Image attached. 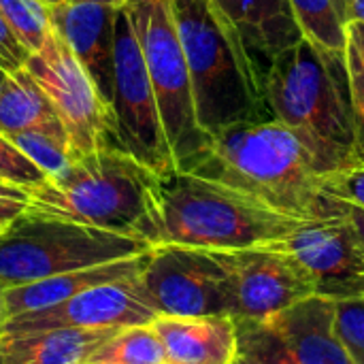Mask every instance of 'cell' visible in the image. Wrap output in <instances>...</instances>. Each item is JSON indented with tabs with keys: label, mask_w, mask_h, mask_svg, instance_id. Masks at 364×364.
<instances>
[{
	"label": "cell",
	"mask_w": 364,
	"mask_h": 364,
	"mask_svg": "<svg viewBox=\"0 0 364 364\" xmlns=\"http://www.w3.org/2000/svg\"><path fill=\"white\" fill-rule=\"evenodd\" d=\"M346 30H348V45L354 49L356 58L360 60V64H363L364 68V23H360V21H348Z\"/></svg>",
	"instance_id": "cell-31"
},
{
	"label": "cell",
	"mask_w": 364,
	"mask_h": 364,
	"mask_svg": "<svg viewBox=\"0 0 364 364\" xmlns=\"http://www.w3.org/2000/svg\"><path fill=\"white\" fill-rule=\"evenodd\" d=\"M2 228H4V226H0V230H2Z\"/></svg>",
	"instance_id": "cell-41"
},
{
	"label": "cell",
	"mask_w": 364,
	"mask_h": 364,
	"mask_svg": "<svg viewBox=\"0 0 364 364\" xmlns=\"http://www.w3.org/2000/svg\"><path fill=\"white\" fill-rule=\"evenodd\" d=\"M6 77H9V73L0 66V90H2V85H4V81H6Z\"/></svg>",
	"instance_id": "cell-37"
},
{
	"label": "cell",
	"mask_w": 364,
	"mask_h": 364,
	"mask_svg": "<svg viewBox=\"0 0 364 364\" xmlns=\"http://www.w3.org/2000/svg\"><path fill=\"white\" fill-rule=\"evenodd\" d=\"M58 119L47 94L26 66L9 73L0 90V134L13 136Z\"/></svg>",
	"instance_id": "cell-20"
},
{
	"label": "cell",
	"mask_w": 364,
	"mask_h": 364,
	"mask_svg": "<svg viewBox=\"0 0 364 364\" xmlns=\"http://www.w3.org/2000/svg\"><path fill=\"white\" fill-rule=\"evenodd\" d=\"M232 364H243V363H239V360H235V363H232Z\"/></svg>",
	"instance_id": "cell-40"
},
{
	"label": "cell",
	"mask_w": 364,
	"mask_h": 364,
	"mask_svg": "<svg viewBox=\"0 0 364 364\" xmlns=\"http://www.w3.org/2000/svg\"><path fill=\"white\" fill-rule=\"evenodd\" d=\"M243 364H354L335 326V301L309 296L264 318H237Z\"/></svg>",
	"instance_id": "cell-9"
},
{
	"label": "cell",
	"mask_w": 364,
	"mask_h": 364,
	"mask_svg": "<svg viewBox=\"0 0 364 364\" xmlns=\"http://www.w3.org/2000/svg\"><path fill=\"white\" fill-rule=\"evenodd\" d=\"M139 282L158 316L232 318L228 273L213 250L154 245Z\"/></svg>",
	"instance_id": "cell-10"
},
{
	"label": "cell",
	"mask_w": 364,
	"mask_h": 364,
	"mask_svg": "<svg viewBox=\"0 0 364 364\" xmlns=\"http://www.w3.org/2000/svg\"><path fill=\"white\" fill-rule=\"evenodd\" d=\"M68 2H100V4H113V6L126 4V0H68Z\"/></svg>",
	"instance_id": "cell-35"
},
{
	"label": "cell",
	"mask_w": 364,
	"mask_h": 364,
	"mask_svg": "<svg viewBox=\"0 0 364 364\" xmlns=\"http://www.w3.org/2000/svg\"><path fill=\"white\" fill-rule=\"evenodd\" d=\"M158 175L117 145L77 156L30 188V211L111 230L158 245Z\"/></svg>",
	"instance_id": "cell-2"
},
{
	"label": "cell",
	"mask_w": 364,
	"mask_h": 364,
	"mask_svg": "<svg viewBox=\"0 0 364 364\" xmlns=\"http://www.w3.org/2000/svg\"><path fill=\"white\" fill-rule=\"evenodd\" d=\"M0 179L23 186V188H34L47 179V175L32 162L28 160L4 134H0Z\"/></svg>",
	"instance_id": "cell-27"
},
{
	"label": "cell",
	"mask_w": 364,
	"mask_h": 364,
	"mask_svg": "<svg viewBox=\"0 0 364 364\" xmlns=\"http://www.w3.org/2000/svg\"><path fill=\"white\" fill-rule=\"evenodd\" d=\"M151 250L143 239L26 209L0 230V284H32Z\"/></svg>",
	"instance_id": "cell-6"
},
{
	"label": "cell",
	"mask_w": 364,
	"mask_h": 364,
	"mask_svg": "<svg viewBox=\"0 0 364 364\" xmlns=\"http://www.w3.org/2000/svg\"><path fill=\"white\" fill-rule=\"evenodd\" d=\"M124 6L143 51L175 168L188 173L207 154L211 136L196 119L192 81L171 0H126Z\"/></svg>",
	"instance_id": "cell-7"
},
{
	"label": "cell",
	"mask_w": 364,
	"mask_h": 364,
	"mask_svg": "<svg viewBox=\"0 0 364 364\" xmlns=\"http://www.w3.org/2000/svg\"><path fill=\"white\" fill-rule=\"evenodd\" d=\"M6 139H11V143L28 160H32L47 177L58 175L77 158L60 119L28 128Z\"/></svg>",
	"instance_id": "cell-22"
},
{
	"label": "cell",
	"mask_w": 364,
	"mask_h": 364,
	"mask_svg": "<svg viewBox=\"0 0 364 364\" xmlns=\"http://www.w3.org/2000/svg\"><path fill=\"white\" fill-rule=\"evenodd\" d=\"M264 96L273 119L301 136L326 175L356 164L346 62L301 38L267 64Z\"/></svg>",
	"instance_id": "cell-4"
},
{
	"label": "cell",
	"mask_w": 364,
	"mask_h": 364,
	"mask_svg": "<svg viewBox=\"0 0 364 364\" xmlns=\"http://www.w3.org/2000/svg\"><path fill=\"white\" fill-rule=\"evenodd\" d=\"M109 109L113 141L119 149L145 164L158 177L177 171L164 136L143 51L126 6H119L115 17L113 92Z\"/></svg>",
	"instance_id": "cell-8"
},
{
	"label": "cell",
	"mask_w": 364,
	"mask_h": 364,
	"mask_svg": "<svg viewBox=\"0 0 364 364\" xmlns=\"http://www.w3.org/2000/svg\"><path fill=\"white\" fill-rule=\"evenodd\" d=\"M30 205V188L0 179V226H6L21 215Z\"/></svg>",
	"instance_id": "cell-30"
},
{
	"label": "cell",
	"mask_w": 364,
	"mask_h": 364,
	"mask_svg": "<svg viewBox=\"0 0 364 364\" xmlns=\"http://www.w3.org/2000/svg\"><path fill=\"white\" fill-rule=\"evenodd\" d=\"M83 364H115V363H105V360H87V363Z\"/></svg>",
	"instance_id": "cell-39"
},
{
	"label": "cell",
	"mask_w": 364,
	"mask_h": 364,
	"mask_svg": "<svg viewBox=\"0 0 364 364\" xmlns=\"http://www.w3.org/2000/svg\"><path fill=\"white\" fill-rule=\"evenodd\" d=\"M90 360L115 364H168L164 346L151 324L119 328Z\"/></svg>",
	"instance_id": "cell-23"
},
{
	"label": "cell",
	"mask_w": 364,
	"mask_h": 364,
	"mask_svg": "<svg viewBox=\"0 0 364 364\" xmlns=\"http://www.w3.org/2000/svg\"><path fill=\"white\" fill-rule=\"evenodd\" d=\"M346 79L354 130V162L364 164V68L350 45L346 49Z\"/></svg>",
	"instance_id": "cell-25"
},
{
	"label": "cell",
	"mask_w": 364,
	"mask_h": 364,
	"mask_svg": "<svg viewBox=\"0 0 364 364\" xmlns=\"http://www.w3.org/2000/svg\"><path fill=\"white\" fill-rule=\"evenodd\" d=\"M343 213L352 222V226H354V230H356V235H358V239H360V243H363L364 247V209L343 203Z\"/></svg>",
	"instance_id": "cell-32"
},
{
	"label": "cell",
	"mask_w": 364,
	"mask_h": 364,
	"mask_svg": "<svg viewBox=\"0 0 364 364\" xmlns=\"http://www.w3.org/2000/svg\"><path fill=\"white\" fill-rule=\"evenodd\" d=\"M337 335L354 364H364V299L335 303Z\"/></svg>",
	"instance_id": "cell-26"
},
{
	"label": "cell",
	"mask_w": 364,
	"mask_h": 364,
	"mask_svg": "<svg viewBox=\"0 0 364 364\" xmlns=\"http://www.w3.org/2000/svg\"><path fill=\"white\" fill-rule=\"evenodd\" d=\"M211 6L235 28L250 55L262 70L303 34L296 26L288 0H209Z\"/></svg>",
	"instance_id": "cell-16"
},
{
	"label": "cell",
	"mask_w": 364,
	"mask_h": 364,
	"mask_svg": "<svg viewBox=\"0 0 364 364\" xmlns=\"http://www.w3.org/2000/svg\"><path fill=\"white\" fill-rule=\"evenodd\" d=\"M271 245L288 252L307 271L316 296L335 303L364 299V247L346 213L305 222Z\"/></svg>",
	"instance_id": "cell-13"
},
{
	"label": "cell",
	"mask_w": 364,
	"mask_h": 364,
	"mask_svg": "<svg viewBox=\"0 0 364 364\" xmlns=\"http://www.w3.org/2000/svg\"><path fill=\"white\" fill-rule=\"evenodd\" d=\"M147 252H143L139 256H132V258H124V260H115V262H107V264H98V267L79 269V271L55 275V277L38 279V282H32V284L4 288V294H2V320L11 318V316L26 314V311H36V309L49 307V305L62 303L66 299H73V296H77V294H81V292H85L90 288L102 286V284L136 277L145 267Z\"/></svg>",
	"instance_id": "cell-18"
},
{
	"label": "cell",
	"mask_w": 364,
	"mask_h": 364,
	"mask_svg": "<svg viewBox=\"0 0 364 364\" xmlns=\"http://www.w3.org/2000/svg\"><path fill=\"white\" fill-rule=\"evenodd\" d=\"M188 173L235 188L303 222L343 215V203L322 188L326 173L318 158L277 119L224 128L211 136L207 154Z\"/></svg>",
	"instance_id": "cell-1"
},
{
	"label": "cell",
	"mask_w": 364,
	"mask_h": 364,
	"mask_svg": "<svg viewBox=\"0 0 364 364\" xmlns=\"http://www.w3.org/2000/svg\"><path fill=\"white\" fill-rule=\"evenodd\" d=\"M322 188L331 198L364 209V164H352L326 175Z\"/></svg>",
	"instance_id": "cell-28"
},
{
	"label": "cell",
	"mask_w": 364,
	"mask_h": 364,
	"mask_svg": "<svg viewBox=\"0 0 364 364\" xmlns=\"http://www.w3.org/2000/svg\"><path fill=\"white\" fill-rule=\"evenodd\" d=\"M28 55L30 51L21 45V41L15 36V32L11 30V26L4 21L0 13V66L6 73H13L26 64Z\"/></svg>",
	"instance_id": "cell-29"
},
{
	"label": "cell",
	"mask_w": 364,
	"mask_h": 364,
	"mask_svg": "<svg viewBox=\"0 0 364 364\" xmlns=\"http://www.w3.org/2000/svg\"><path fill=\"white\" fill-rule=\"evenodd\" d=\"M36 2H41L43 6H47V9H49V6H53V4H60L62 0H36Z\"/></svg>",
	"instance_id": "cell-36"
},
{
	"label": "cell",
	"mask_w": 364,
	"mask_h": 364,
	"mask_svg": "<svg viewBox=\"0 0 364 364\" xmlns=\"http://www.w3.org/2000/svg\"><path fill=\"white\" fill-rule=\"evenodd\" d=\"M2 294H4V286L0 284V320H2Z\"/></svg>",
	"instance_id": "cell-38"
},
{
	"label": "cell",
	"mask_w": 364,
	"mask_h": 364,
	"mask_svg": "<svg viewBox=\"0 0 364 364\" xmlns=\"http://www.w3.org/2000/svg\"><path fill=\"white\" fill-rule=\"evenodd\" d=\"M156 328L168 364H232L237 360L235 320L226 316H158Z\"/></svg>",
	"instance_id": "cell-17"
},
{
	"label": "cell",
	"mask_w": 364,
	"mask_h": 364,
	"mask_svg": "<svg viewBox=\"0 0 364 364\" xmlns=\"http://www.w3.org/2000/svg\"><path fill=\"white\" fill-rule=\"evenodd\" d=\"M303 220L284 215L224 183L175 171L158 179V245L200 250L262 247L286 239Z\"/></svg>",
	"instance_id": "cell-5"
},
{
	"label": "cell",
	"mask_w": 364,
	"mask_h": 364,
	"mask_svg": "<svg viewBox=\"0 0 364 364\" xmlns=\"http://www.w3.org/2000/svg\"><path fill=\"white\" fill-rule=\"evenodd\" d=\"M47 94L62 122L75 156L96 151L113 141L111 109L73 49L51 28L43 47L23 64Z\"/></svg>",
	"instance_id": "cell-11"
},
{
	"label": "cell",
	"mask_w": 364,
	"mask_h": 364,
	"mask_svg": "<svg viewBox=\"0 0 364 364\" xmlns=\"http://www.w3.org/2000/svg\"><path fill=\"white\" fill-rule=\"evenodd\" d=\"M117 333L119 328L0 331V364H83Z\"/></svg>",
	"instance_id": "cell-19"
},
{
	"label": "cell",
	"mask_w": 364,
	"mask_h": 364,
	"mask_svg": "<svg viewBox=\"0 0 364 364\" xmlns=\"http://www.w3.org/2000/svg\"><path fill=\"white\" fill-rule=\"evenodd\" d=\"M213 252L228 273L232 320L264 318L316 296L307 271L277 245Z\"/></svg>",
	"instance_id": "cell-12"
},
{
	"label": "cell",
	"mask_w": 364,
	"mask_h": 364,
	"mask_svg": "<svg viewBox=\"0 0 364 364\" xmlns=\"http://www.w3.org/2000/svg\"><path fill=\"white\" fill-rule=\"evenodd\" d=\"M119 6L100 2L62 0L47 9L51 28L73 49L102 100L111 102L113 92V45L115 17Z\"/></svg>",
	"instance_id": "cell-15"
},
{
	"label": "cell",
	"mask_w": 364,
	"mask_h": 364,
	"mask_svg": "<svg viewBox=\"0 0 364 364\" xmlns=\"http://www.w3.org/2000/svg\"><path fill=\"white\" fill-rule=\"evenodd\" d=\"M0 13L30 53L38 51L51 32L47 6L36 0H0Z\"/></svg>",
	"instance_id": "cell-24"
},
{
	"label": "cell",
	"mask_w": 364,
	"mask_h": 364,
	"mask_svg": "<svg viewBox=\"0 0 364 364\" xmlns=\"http://www.w3.org/2000/svg\"><path fill=\"white\" fill-rule=\"evenodd\" d=\"M158 311L151 307L139 275L122 282L102 284L90 288L62 303L26 311L0 320L4 333H30V331H102V328H128L151 324Z\"/></svg>",
	"instance_id": "cell-14"
},
{
	"label": "cell",
	"mask_w": 364,
	"mask_h": 364,
	"mask_svg": "<svg viewBox=\"0 0 364 364\" xmlns=\"http://www.w3.org/2000/svg\"><path fill=\"white\" fill-rule=\"evenodd\" d=\"M348 21L364 23V0H348Z\"/></svg>",
	"instance_id": "cell-33"
},
{
	"label": "cell",
	"mask_w": 364,
	"mask_h": 364,
	"mask_svg": "<svg viewBox=\"0 0 364 364\" xmlns=\"http://www.w3.org/2000/svg\"><path fill=\"white\" fill-rule=\"evenodd\" d=\"M333 2H335V6H337L339 15L343 17V21L348 23V0H333Z\"/></svg>",
	"instance_id": "cell-34"
},
{
	"label": "cell",
	"mask_w": 364,
	"mask_h": 364,
	"mask_svg": "<svg viewBox=\"0 0 364 364\" xmlns=\"http://www.w3.org/2000/svg\"><path fill=\"white\" fill-rule=\"evenodd\" d=\"M179 32L196 119L213 136L224 128L273 119L262 70L235 28L209 0H171Z\"/></svg>",
	"instance_id": "cell-3"
},
{
	"label": "cell",
	"mask_w": 364,
	"mask_h": 364,
	"mask_svg": "<svg viewBox=\"0 0 364 364\" xmlns=\"http://www.w3.org/2000/svg\"><path fill=\"white\" fill-rule=\"evenodd\" d=\"M303 38L331 58L346 62L348 30L333 0H288Z\"/></svg>",
	"instance_id": "cell-21"
}]
</instances>
